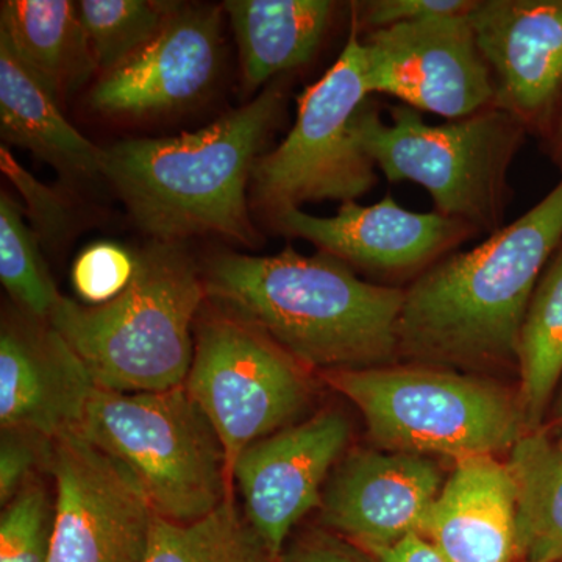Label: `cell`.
<instances>
[{"instance_id":"6da1fadb","label":"cell","mask_w":562,"mask_h":562,"mask_svg":"<svg viewBox=\"0 0 562 562\" xmlns=\"http://www.w3.org/2000/svg\"><path fill=\"white\" fill-rule=\"evenodd\" d=\"M561 244L562 180L512 224L447 255L405 288L401 357L473 371L517 366L532 292Z\"/></svg>"},{"instance_id":"7a4b0ae2","label":"cell","mask_w":562,"mask_h":562,"mask_svg":"<svg viewBox=\"0 0 562 562\" xmlns=\"http://www.w3.org/2000/svg\"><path fill=\"white\" fill-rule=\"evenodd\" d=\"M203 283L206 301L265 333L305 368H380L401 357L405 288L369 283L324 251L217 254Z\"/></svg>"},{"instance_id":"3957f363","label":"cell","mask_w":562,"mask_h":562,"mask_svg":"<svg viewBox=\"0 0 562 562\" xmlns=\"http://www.w3.org/2000/svg\"><path fill=\"white\" fill-rule=\"evenodd\" d=\"M284 106L286 91L273 83L201 131L120 140L103 149L102 176L154 241L217 235L257 247L261 238L251 222L247 187Z\"/></svg>"},{"instance_id":"277c9868","label":"cell","mask_w":562,"mask_h":562,"mask_svg":"<svg viewBox=\"0 0 562 562\" xmlns=\"http://www.w3.org/2000/svg\"><path fill=\"white\" fill-rule=\"evenodd\" d=\"M205 302L203 273L191 255L181 244L154 241L136 255L133 279L116 299L80 305L61 295L47 322L95 386L160 392L187 382Z\"/></svg>"},{"instance_id":"5b68a950","label":"cell","mask_w":562,"mask_h":562,"mask_svg":"<svg viewBox=\"0 0 562 562\" xmlns=\"http://www.w3.org/2000/svg\"><path fill=\"white\" fill-rule=\"evenodd\" d=\"M392 124L366 101L353 121L358 144L391 183L413 181L436 211L479 235L505 227L512 198L509 171L530 133L508 111L490 106L461 120L428 125L420 111L401 103Z\"/></svg>"},{"instance_id":"8992f818","label":"cell","mask_w":562,"mask_h":562,"mask_svg":"<svg viewBox=\"0 0 562 562\" xmlns=\"http://www.w3.org/2000/svg\"><path fill=\"white\" fill-rule=\"evenodd\" d=\"M364 417L384 452L460 461L512 450L525 435L519 397L492 380L435 366L322 372Z\"/></svg>"},{"instance_id":"52a82bcc","label":"cell","mask_w":562,"mask_h":562,"mask_svg":"<svg viewBox=\"0 0 562 562\" xmlns=\"http://www.w3.org/2000/svg\"><path fill=\"white\" fill-rule=\"evenodd\" d=\"M77 431L135 473L161 519L195 522L232 498L224 446L184 384L160 392L95 387Z\"/></svg>"},{"instance_id":"ba28073f","label":"cell","mask_w":562,"mask_h":562,"mask_svg":"<svg viewBox=\"0 0 562 562\" xmlns=\"http://www.w3.org/2000/svg\"><path fill=\"white\" fill-rule=\"evenodd\" d=\"M361 33L350 22L338 60L299 98L297 120L279 147L251 171L250 199L269 220L303 203L357 202L379 181L375 162L358 144L353 121L368 101Z\"/></svg>"},{"instance_id":"9c48e42d","label":"cell","mask_w":562,"mask_h":562,"mask_svg":"<svg viewBox=\"0 0 562 562\" xmlns=\"http://www.w3.org/2000/svg\"><path fill=\"white\" fill-rule=\"evenodd\" d=\"M308 371L258 328L203 303L184 387L220 436L232 483L239 454L290 427L312 401Z\"/></svg>"},{"instance_id":"30bf717a","label":"cell","mask_w":562,"mask_h":562,"mask_svg":"<svg viewBox=\"0 0 562 562\" xmlns=\"http://www.w3.org/2000/svg\"><path fill=\"white\" fill-rule=\"evenodd\" d=\"M57 490L49 562H144L157 513L135 473L70 431L50 442Z\"/></svg>"},{"instance_id":"8fae6325","label":"cell","mask_w":562,"mask_h":562,"mask_svg":"<svg viewBox=\"0 0 562 562\" xmlns=\"http://www.w3.org/2000/svg\"><path fill=\"white\" fill-rule=\"evenodd\" d=\"M469 14L432 16L361 35L369 95H391L449 121L494 106V79Z\"/></svg>"},{"instance_id":"7c38bea8","label":"cell","mask_w":562,"mask_h":562,"mask_svg":"<svg viewBox=\"0 0 562 562\" xmlns=\"http://www.w3.org/2000/svg\"><path fill=\"white\" fill-rule=\"evenodd\" d=\"M350 422L322 412L247 447L232 480L241 491L247 517L273 560L299 520L321 508L325 484L350 441Z\"/></svg>"},{"instance_id":"4fadbf2b","label":"cell","mask_w":562,"mask_h":562,"mask_svg":"<svg viewBox=\"0 0 562 562\" xmlns=\"http://www.w3.org/2000/svg\"><path fill=\"white\" fill-rule=\"evenodd\" d=\"M273 227L346 262L383 277H413L453 254L462 243L479 236L464 222L438 211L413 213L391 195L372 205L342 203L331 217L290 210L272 220Z\"/></svg>"},{"instance_id":"5bb4252c","label":"cell","mask_w":562,"mask_h":562,"mask_svg":"<svg viewBox=\"0 0 562 562\" xmlns=\"http://www.w3.org/2000/svg\"><path fill=\"white\" fill-rule=\"evenodd\" d=\"M441 490V471L428 457L353 450L325 484L321 520L369 554L420 535Z\"/></svg>"},{"instance_id":"9a60e30c","label":"cell","mask_w":562,"mask_h":562,"mask_svg":"<svg viewBox=\"0 0 562 562\" xmlns=\"http://www.w3.org/2000/svg\"><path fill=\"white\" fill-rule=\"evenodd\" d=\"M469 18L495 105L542 136L562 95V0H476Z\"/></svg>"},{"instance_id":"2e32d148","label":"cell","mask_w":562,"mask_h":562,"mask_svg":"<svg viewBox=\"0 0 562 562\" xmlns=\"http://www.w3.org/2000/svg\"><path fill=\"white\" fill-rule=\"evenodd\" d=\"M222 7H179L131 60L99 77L90 105L110 116H149L191 105L220 70Z\"/></svg>"},{"instance_id":"e0dca14e","label":"cell","mask_w":562,"mask_h":562,"mask_svg":"<svg viewBox=\"0 0 562 562\" xmlns=\"http://www.w3.org/2000/svg\"><path fill=\"white\" fill-rule=\"evenodd\" d=\"M95 383L49 322H3L0 333V425L47 441L79 430Z\"/></svg>"},{"instance_id":"ac0fdd59","label":"cell","mask_w":562,"mask_h":562,"mask_svg":"<svg viewBox=\"0 0 562 562\" xmlns=\"http://www.w3.org/2000/svg\"><path fill=\"white\" fill-rule=\"evenodd\" d=\"M420 536L447 562H520L516 484L508 464L495 457L457 461Z\"/></svg>"},{"instance_id":"d6986e66","label":"cell","mask_w":562,"mask_h":562,"mask_svg":"<svg viewBox=\"0 0 562 562\" xmlns=\"http://www.w3.org/2000/svg\"><path fill=\"white\" fill-rule=\"evenodd\" d=\"M338 3L330 0H227L238 43L244 83L266 81L313 60L330 29Z\"/></svg>"},{"instance_id":"ffe728a7","label":"cell","mask_w":562,"mask_h":562,"mask_svg":"<svg viewBox=\"0 0 562 562\" xmlns=\"http://www.w3.org/2000/svg\"><path fill=\"white\" fill-rule=\"evenodd\" d=\"M0 46L63 101L99 72L79 11L68 0H7Z\"/></svg>"},{"instance_id":"44dd1931","label":"cell","mask_w":562,"mask_h":562,"mask_svg":"<svg viewBox=\"0 0 562 562\" xmlns=\"http://www.w3.org/2000/svg\"><path fill=\"white\" fill-rule=\"evenodd\" d=\"M0 135L69 177L102 176V147L81 135L61 103L0 46Z\"/></svg>"},{"instance_id":"7402d4cb","label":"cell","mask_w":562,"mask_h":562,"mask_svg":"<svg viewBox=\"0 0 562 562\" xmlns=\"http://www.w3.org/2000/svg\"><path fill=\"white\" fill-rule=\"evenodd\" d=\"M509 452L519 561L562 562V435L525 432Z\"/></svg>"},{"instance_id":"603a6c76","label":"cell","mask_w":562,"mask_h":562,"mask_svg":"<svg viewBox=\"0 0 562 562\" xmlns=\"http://www.w3.org/2000/svg\"><path fill=\"white\" fill-rule=\"evenodd\" d=\"M525 432L541 430L562 379V244L532 292L517 342Z\"/></svg>"},{"instance_id":"cb8c5ba5","label":"cell","mask_w":562,"mask_h":562,"mask_svg":"<svg viewBox=\"0 0 562 562\" xmlns=\"http://www.w3.org/2000/svg\"><path fill=\"white\" fill-rule=\"evenodd\" d=\"M268 547L233 498L191 524L157 517L144 562H273Z\"/></svg>"},{"instance_id":"d4e9b609","label":"cell","mask_w":562,"mask_h":562,"mask_svg":"<svg viewBox=\"0 0 562 562\" xmlns=\"http://www.w3.org/2000/svg\"><path fill=\"white\" fill-rule=\"evenodd\" d=\"M77 11L99 72L120 68L165 27L180 3L155 0H81Z\"/></svg>"},{"instance_id":"484cf974","label":"cell","mask_w":562,"mask_h":562,"mask_svg":"<svg viewBox=\"0 0 562 562\" xmlns=\"http://www.w3.org/2000/svg\"><path fill=\"white\" fill-rule=\"evenodd\" d=\"M24 209L0 195V280L25 314L49 321L61 294L41 257L40 236L24 221Z\"/></svg>"},{"instance_id":"4316f807","label":"cell","mask_w":562,"mask_h":562,"mask_svg":"<svg viewBox=\"0 0 562 562\" xmlns=\"http://www.w3.org/2000/svg\"><path fill=\"white\" fill-rule=\"evenodd\" d=\"M54 517L46 490L29 483L0 516V562H49Z\"/></svg>"},{"instance_id":"83f0119b","label":"cell","mask_w":562,"mask_h":562,"mask_svg":"<svg viewBox=\"0 0 562 562\" xmlns=\"http://www.w3.org/2000/svg\"><path fill=\"white\" fill-rule=\"evenodd\" d=\"M0 169L9 177L27 205V214L35 225V233L50 246H58L72 231V202L65 192L41 183L14 160L5 144L0 147Z\"/></svg>"},{"instance_id":"f1b7e54d","label":"cell","mask_w":562,"mask_h":562,"mask_svg":"<svg viewBox=\"0 0 562 562\" xmlns=\"http://www.w3.org/2000/svg\"><path fill=\"white\" fill-rule=\"evenodd\" d=\"M135 268L136 257L117 244H92L74 262L72 284L85 302L102 305L124 292Z\"/></svg>"},{"instance_id":"f546056e","label":"cell","mask_w":562,"mask_h":562,"mask_svg":"<svg viewBox=\"0 0 562 562\" xmlns=\"http://www.w3.org/2000/svg\"><path fill=\"white\" fill-rule=\"evenodd\" d=\"M475 5L476 0H368L353 3L351 22L357 25L361 35H364L405 22L469 14Z\"/></svg>"},{"instance_id":"4dcf8cb0","label":"cell","mask_w":562,"mask_h":562,"mask_svg":"<svg viewBox=\"0 0 562 562\" xmlns=\"http://www.w3.org/2000/svg\"><path fill=\"white\" fill-rule=\"evenodd\" d=\"M50 442L32 432L2 430L0 439V502L9 505L25 486L41 461L47 464Z\"/></svg>"},{"instance_id":"1f68e13d","label":"cell","mask_w":562,"mask_h":562,"mask_svg":"<svg viewBox=\"0 0 562 562\" xmlns=\"http://www.w3.org/2000/svg\"><path fill=\"white\" fill-rule=\"evenodd\" d=\"M273 562H369L357 549L333 536H305L290 549H284Z\"/></svg>"},{"instance_id":"d6a6232c","label":"cell","mask_w":562,"mask_h":562,"mask_svg":"<svg viewBox=\"0 0 562 562\" xmlns=\"http://www.w3.org/2000/svg\"><path fill=\"white\" fill-rule=\"evenodd\" d=\"M372 562H447L424 536L412 535L403 541L368 554Z\"/></svg>"},{"instance_id":"836d02e7","label":"cell","mask_w":562,"mask_h":562,"mask_svg":"<svg viewBox=\"0 0 562 562\" xmlns=\"http://www.w3.org/2000/svg\"><path fill=\"white\" fill-rule=\"evenodd\" d=\"M541 138L549 157L558 168L562 169V95L549 122V127L546 128Z\"/></svg>"},{"instance_id":"e575fe53","label":"cell","mask_w":562,"mask_h":562,"mask_svg":"<svg viewBox=\"0 0 562 562\" xmlns=\"http://www.w3.org/2000/svg\"><path fill=\"white\" fill-rule=\"evenodd\" d=\"M553 419L562 422V387L560 394H558L557 401L553 402Z\"/></svg>"},{"instance_id":"d590c367","label":"cell","mask_w":562,"mask_h":562,"mask_svg":"<svg viewBox=\"0 0 562 562\" xmlns=\"http://www.w3.org/2000/svg\"><path fill=\"white\" fill-rule=\"evenodd\" d=\"M520 562H531V561H520Z\"/></svg>"}]
</instances>
